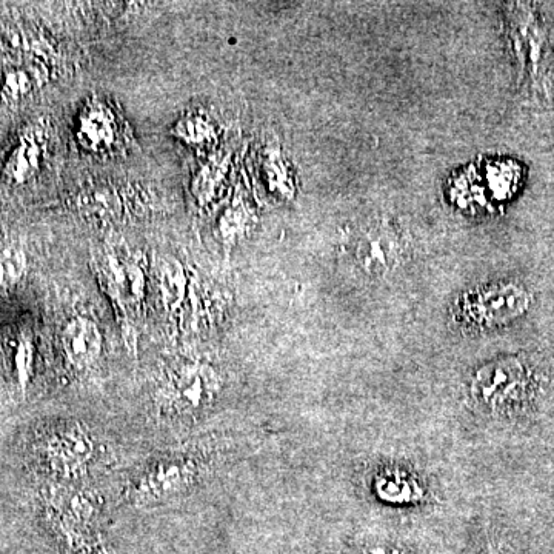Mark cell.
<instances>
[{
	"mask_svg": "<svg viewBox=\"0 0 554 554\" xmlns=\"http://www.w3.org/2000/svg\"><path fill=\"white\" fill-rule=\"evenodd\" d=\"M530 296L519 285L507 284L467 293L459 301V319L468 327H493L513 321L527 310Z\"/></svg>",
	"mask_w": 554,
	"mask_h": 554,
	"instance_id": "obj_1",
	"label": "cell"
},
{
	"mask_svg": "<svg viewBox=\"0 0 554 554\" xmlns=\"http://www.w3.org/2000/svg\"><path fill=\"white\" fill-rule=\"evenodd\" d=\"M527 385V371L518 359L490 362L474 373L470 394L482 407L498 411L521 399Z\"/></svg>",
	"mask_w": 554,
	"mask_h": 554,
	"instance_id": "obj_2",
	"label": "cell"
},
{
	"mask_svg": "<svg viewBox=\"0 0 554 554\" xmlns=\"http://www.w3.org/2000/svg\"><path fill=\"white\" fill-rule=\"evenodd\" d=\"M405 250L401 231L387 222L371 225L356 242V261L371 276H384L393 270Z\"/></svg>",
	"mask_w": 554,
	"mask_h": 554,
	"instance_id": "obj_3",
	"label": "cell"
},
{
	"mask_svg": "<svg viewBox=\"0 0 554 554\" xmlns=\"http://www.w3.org/2000/svg\"><path fill=\"white\" fill-rule=\"evenodd\" d=\"M62 344L71 364L85 368L99 358L102 351V334L90 319L76 318L65 328Z\"/></svg>",
	"mask_w": 554,
	"mask_h": 554,
	"instance_id": "obj_4",
	"label": "cell"
},
{
	"mask_svg": "<svg viewBox=\"0 0 554 554\" xmlns=\"http://www.w3.org/2000/svg\"><path fill=\"white\" fill-rule=\"evenodd\" d=\"M82 144L91 150H104L113 144L114 124L111 114L101 105L87 110L81 122Z\"/></svg>",
	"mask_w": 554,
	"mask_h": 554,
	"instance_id": "obj_5",
	"label": "cell"
},
{
	"mask_svg": "<svg viewBox=\"0 0 554 554\" xmlns=\"http://www.w3.org/2000/svg\"><path fill=\"white\" fill-rule=\"evenodd\" d=\"M159 285H161L162 299L170 310H176L184 301L187 277L181 262L174 257L164 259L159 268Z\"/></svg>",
	"mask_w": 554,
	"mask_h": 554,
	"instance_id": "obj_6",
	"label": "cell"
},
{
	"mask_svg": "<svg viewBox=\"0 0 554 554\" xmlns=\"http://www.w3.org/2000/svg\"><path fill=\"white\" fill-rule=\"evenodd\" d=\"M173 134L182 139L185 144L201 147L213 141L214 127L210 119L201 114H187L174 125Z\"/></svg>",
	"mask_w": 554,
	"mask_h": 554,
	"instance_id": "obj_7",
	"label": "cell"
},
{
	"mask_svg": "<svg viewBox=\"0 0 554 554\" xmlns=\"http://www.w3.org/2000/svg\"><path fill=\"white\" fill-rule=\"evenodd\" d=\"M224 164L221 161H211L204 165L199 173L194 177L193 194L199 204H205L210 201L216 190L219 181H222L224 176Z\"/></svg>",
	"mask_w": 554,
	"mask_h": 554,
	"instance_id": "obj_8",
	"label": "cell"
},
{
	"mask_svg": "<svg viewBox=\"0 0 554 554\" xmlns=\"http://www.w3.org/2000/svg\"><path fill=\"white\" fill-rule=\"evenodd\" d=\"M27 261L25 254L17 248L0 251V287H13L24 276Z\"/></svg>",
	"mask_w": 554,
	"mask_h": 554,
	"instance_id": "obj_9",
	"label": "cell"
},
{
	"mask_svg": "<svg viewBox=\"0 0 554 554\" xmlns=\"http://www.w3.org/2000/svg\"><path fill=\"white\" fill-rule=\"evenodd\" d=\"M62 441L56 445V458L62 462H81L87 461L91 454L90 442L84 441L85 438L77 436V434H67Z\"/></svg>",
	"mask_w": 554,
	"mask_h": 554,
	"instance_id": "obj_10",
	"label": "cell"
},
{
	"mask_svg": "<svg viewBox=\"0 0 554 554\" xmlns=\"http://www.w3.org/2000/svg\"><path fill=\"white\" fill-rule=\"evenodd\" d=\"M85 207L91 213H96L97 216L113 214L117 208L116 194L110 190H96L93 194H87L85 197Z\"/></svg>",
	"mask_w": 554,
	"mask_h": 554,
	"instance_id": "obj_11",
	"label": "cell"
},
{
	"mask_svg": "<svg viewBox=\"0 0 554 554\" xmlns=\"http://www.w3.org/2000/svg\"><path fill=\"white\" fill-rule=\"evenodd\" d=\"M185 379H182L181 385H179V391H181L182 398L185 401L190 402L191 405L199 404L202 394H204V382H202L201 374L190 373L185 374Z\"/></svg>",
	"mask_w": 554,
	"mask_h": 554,
	"instance_id": "obj_12",
	"label": "cell"
},
{
	"mask_svg": "<svg viewBox=\"0 0 554 554\" xmlns=\"http://www.w3.org/2000/svg\"><path fill=\"white\" fill-rule=\"evenodd\" d=\"M367 554H413L410 551L404 550V548L393 547V545H374V547H368L365 550Z\"/></svg>",
	"mask_w": 554,
	"mask_h": 554,
	"instance_id": "obj_13",
	"label": "cell"
},
{
	"mask_svg": "<svg viewBox=\"0 0 554 554\" xmlns=\"http://www.w3.org/2000/svg\"><path fill=\"white\" fill-rule=\"evenodd\" d=\"M481 554H507L502 550L499 545L493 544V542H488L484 548H482Z\"/></svg>",
	"mask_w": 554,
	"mask_h": 554,
	"instance_id": "obj_14",
	"label": "cell"
}]
</instances>
